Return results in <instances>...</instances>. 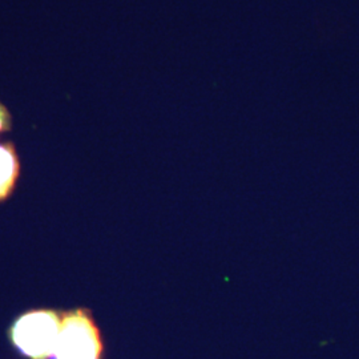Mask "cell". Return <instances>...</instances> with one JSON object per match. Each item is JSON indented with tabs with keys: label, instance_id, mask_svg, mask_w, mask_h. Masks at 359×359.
Returning <instances> with one entry per match:
<instances>
[{
	"label": "cell",
	"instance_id": "cell-1",
	"mask_svg": "<svg viewBox=\"0 0 359 359\" xmlns=\"http://www.w3.org/2000/svg\"><path fill=\"white\" fill-rule=\"evenodd\" d=\"M62 316L53 310H32L20 316L10 329L16 350L29 359H51L59 339Z\"/></svg>",
	"mask_w": 359,
	"mask_h": 359
},
{
	"label": "cell",
	"instance_id": "cell-4",
	"mask_svg": "<svg viewBox=\"0 0 359 359\" xmlns=\"http://www.w3.org/2000/svg\"><path fill=\"white\" fill-rule=\"evenodd\" d=\"M11 129V115L7 108L0 103V133Z\"/></svg>",
	"mask_w": 359,
	"mask_h": 359
},
{
	"label": "cell",
	"instance_id": "cell-3",
	"mask_svg": "<svg viewBox=\"0 0 359 359\" xmlns=\"http://www.w3.org/2000/svg\"><path fill=\"white\" fill-rule=\"evenodd\" d=\"M20 175V163L13 142H0V201L13 193Z\"/></svg>",
	"mask_w": 359,
	"mask_h": 359
},
{
	"label": "cell",
	"instance_id": "cell-2",
	"mask_svg": "<svg viewBox=\"0 0 359 359\" xmlns=\"http://www.w3.org/2000/svg\"><path fill=\"white\" fill-rule=\"evenodd\" d=\"M104 345L90 311L76 309L62 314V327L51 359H102Z\"/></svg>",
	"mask_w": 359,
	"mask_h": 359
}]
</instances>
